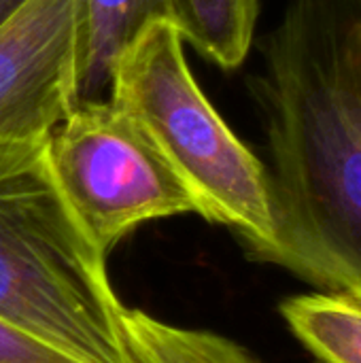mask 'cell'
Wrapping results in <instances>:
<instances>
[{"mask_svg":"<svg viewBox=\"0 0 361 363\" xmlns=\"http://www.w3.org/2000/svg\"><path fill=\"white\" fill-rule=\"evenodd\" d=\"M251 85L272 236L247 255L361 304V0H289Z\"/></svg>","mask_w":361,"mask_h":363,"instance_id":"1","label":"cell"},{"mask_svg":"<svg viewBox=\"0 0 361 363\" xmlns=\"http://www.w3.org/2000/svg\"><path fill=\"white\" fill-rule=\"evenodd\" d=\"M106 257L51 174L45 138L0 143V317L79 363H134Z\"/></svg>","mask_w":361,"mask_h":363,"instance_id":"2","label":"cell"},{"mask_svg":"<svg viewBox=\"0 0 361 363\" xmlns=\"http://www.w3.org/2000/svg\"><path fill=\"white\" fill-rule=\"evenodd\" d=\"M109 100L136 121L187 185L200 217L230 228L247 253L270 240L266 166L202 94L170 21L149 23L126 49Z\"/></svg>","mask_w":361,"mask_h":363,"instance_id":"3","label":"cell"},{"mask_svg":"<svg viewBox=\"0 0 361 363\" xmlns=\"http://www.w3.org/2000/svg\"><path fill=\"white\" fill-rule=\"evenodd\" d=\"M45 153L74 219L109 257L138 225L198 204L136 121L113 100H81L47 134Z\"/></svg>","mask_w":361,"mask_h":363,"instance_id":"4","label":"cell"},{"mask_svg":"<svg viewBox=\"0 0 361 363\" xmlns=\"http://www.w3.org/2000/svg\"><path fill=\"white\" fill-rule=\"evenodd\" d=\"M77 102V0H26L0 26V143L47 138Z\"/></svg>","mask_w":361,"mask_h":363,"instance_id":"5","label":"cell"},{"mask_svg":"<svg viewBox=\"0 0 361 363\" xmlns=\"http://www.w3.org/2000/svg\"><path fill=\"white\" fill-rule=\"evenodd\" d=\"M157 19H166L164 0H77L79 102L109 98L119 57Z\"/></svg>","mask_w":361,"mask_h":363,"instance_id":"6","label":"cell"},{"mask_svg":"<svg viewBox=\"0 0 361 363\" xmlns=\"http://www.w3.org/2000/svg\"><path fill=\"white\" fill-rule=\"evenodd\" d=\"M257 0H164L166 21L183 43L226 70L238 68L251 49Z\"/></svg>","mask_w":361,"mask_h":363,"instance_id":"7","label":"cell"},{"mask_svg":"<svg viewBox=\"0 0 361 363\" xmlns=\"http://www.w3.org/2000/svg\"><path fill=\"white\" fill-rule=\"evenodd\" d=\"M121 330L134 363H266L223 334L166 323L138 308L123 306Z\"/></svg>","mask_w":361,"mask_h":363,"instance_id":"8","label":"cell"},{"mask_svg":"<svg viewBox=\"0 0 361 363\" xmlns=\"http://www.w3.org/2000/svg\"><path fill=\"white\" fill-rule=\"evenodd\" d=\"M281 317L321 363H361L360 302L315 291L285 300Z\"/></svg>","mask_w":361,"mask_h":363,"instance_id":"9","label":"cell"},{"mask_svg":"<svg viewBox=\"0 0 361 363\" xmlns=\"http://www.w3.org/2000/svg\"><path fill=\"white\" fill-rule=\"evenodd\" d=\"M0 363H79L0 317Z\"/></svg>","mask_w":361,"mask_h":363,"instance_id":"10","label":"cell"},{"mask_svg":"<svg viewBox=\"0 0 361 363\" xmlns=\"http://www.w3.org/2000/svg\"><path fill=\"white\" fill-rule=\"evenodd\" d=\"M26 0H0V26L23 4Z\"/></svg>","mask_w":361,"mask_h":363,"instance_id":"11","label":"cell"}]
</instances>
